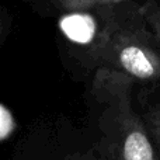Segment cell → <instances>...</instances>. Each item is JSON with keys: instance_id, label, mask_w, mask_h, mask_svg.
<instances>
[{"instance_id": "1", "label": "cell", "mask_w": 160, "mask_h": 160, "mask_svg": "<svg viewBox=\"0 0 160 160\" xmlns=\"http://www.w3.org/2000/svg\"><path fill=\"white\" fill-rule=\"evenodd\" d=\"M97 69L119 72L135 80L160 79V51L153 41L139 6H112L97 39L87 48Z\"/></svg>"}, {"instance_id": "2", "label": "cell", "mask_w": 160, "mask_h": 160, "mask_svg": "<svg viewBox=\"0 0 160 160\" xmlns=\"http://www.w3.org/2000/svg\"><path fill=\"white\" fill-rule=\"evenodd\" d=\"M94 98L101 105L98 128L102 160H159L143 121L132 107L131 83H104Z\"/></svg>"}, {"instance_id": "3", "label": "cell", "mask_w": 160, "mask_h": 160, "mask_svg": "<svg viewBox=\"0 0 160 160\" xmlns=\"http://www.w3.org/2000/svg\"><path fill=\"white\" fill-rule=\"evenodd\" d=\"M112 6L87 13L65 14L59 21V27L69 41L90 48L104 27L108 10Z\"/></svg>"}, {"instance_id": "4", "label": "cell", "mask_w": 160, "mask_h": 160, "mask_svg": "<svg viewBox=\"0 0 160 160\" xmlns=\"http://www.w3.org/2000/svg\"><path fill=\"white\" fill-rule=\"evenodd\" d=\"M31 4L38 8L53 13H87V11H96L100 8L110 7V6H118L124 3H131L132 0H27Z\"/></svg>"}, {"instance_id": "5", "label": "cell", "mask_w": 160, "mask_h": 160, "mask_svg": "<svg viewBox=\"0 0 160 160\" xmlns=\"http://www.w3.org/2000/svg\"><path fill=\"white\" fill-rule=\"evenodd\" d=\"M141 14L152 32L153 41L160 49V4L156 0H145L139 4Z\"/></svg>"}, {"instance_id": "6", "label": "cell", "mask_w": 160, "mask_h": 160, "mask_svg": "<svg viewBox=\"0 0 160 160\" xmlns=\"http://www.w3.org/2000/svg\"><path fill=\"white\" fill-rule=\"evenodd\" d=\"M142 121H143L152 143H155L160 150V104L150 107L145 112Z\"/></svg>"}, {"instance_id": "7", "label": "cell", "mask_w": 160, "mask_h": 160, "mask_svg": "<svg viewBox=\"0 0 160 160\" xmlns=\"http://www.w3.org/2000/svg\"><path fill=\"white\" fill-rule=\"evenodd\" d=\"M11 125H13V119L11 115L4 107L0 105V138L6 136L11 131Z\"/></svg>"}, {"instance_id": "8", "label": "cell", "mask_w": 160, "mask_h": 160, "mask_svg": "<svg viewBox=\"0 0 160 160\" xmlns=\"http://www.w3.org/2000/svg\"><path fill=\"white\" fill-rule=\"evenodd\" d=\"M65 160H102L101 156L94 155L93 152H86V153H73L69 155Z\"/></svg>"}]
</instances>
